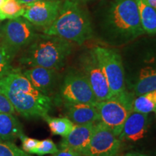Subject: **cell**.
<instances>
[{
	"mask_svg": "<svg viewBox=\"0 0 156 156\" xmlns=\"http://www.w3.org/2000/svg\"><path fill=\"white\" fill-rule=\"evenodd\" d=\"M20 1L23 4H26V3L33 2H36V1H44V0H20ZM52 1H54V0H52Z\"/></svg>",
	"mask_w": 156,
	"mask_h": 156,
	"instance_id": "cell-30",
	"label": "cell"
},
{
	"mask_svg": "<svg viewBox=\"0 0 156 156\" xmlns=\"http://www.w3.org/2000/svg\"><path fill=\"white\" fill-rule=\"evenodd\" d=\"M24 4L20 0H5L0 7V20H8L22 17Z\"/></svg>",
	"mask_w": 156,
	"mask_h": 156,
	"instance_id": "cell-21",
	"label": "cell"
},
{
	"mask_svg": "<svg viewBox=\"0 0 156 156\" xmlns=\"http://www.w3.org/2000/svg\"><path fill=\"white\" fill-rule=\"evenodd\" d=\"M5 0H0V7H1V5H2L3 2H5Z\"/></svg>",
	"mask_w": 156,
	"mask_h": 156,
	"instance_id": "cell-32",
	"label": "cell"
},
{
	"mask_svg": "<svg viewBox=\"0 0 156 156\" xmlns=\"http://www.w3.org/2000/svg\"><path fill=\"white\" fill-rule=\"evenodd\" d=\"M43 34L82 45L93 36L88 12L82 0H65L53 23Z\"/></svg>",
	"mask_w": 156,
	"mask_h": 156,
	"instance_id": "cell-2",
	"label": "cell"
},
{
	"mask_svg": "<svg viewBox=\"0 0 156 156\" xmlns=\"http://www.w3.org/2000/svg\"><path fill=\"white\" fill-rule=\"evenodd\" d=\"M134 98L132 92L126 90L119 95L98 101L95 107L98 112L99 122L110 128L117 136H119L124 122L133 111Z\"/></svg>",
	"mask_w": 156,
	"mask_h": 156,
	"instance_id": "cell-5",
	"label": "cell"
},
{
	"mask_svg": "<svg viewBox=\"0 0 156 156\" xmlns=\"http://www.w3.org/2000/svg\"><path fill=\"white\" fill-rule=\"evenodd\" d=\"M156 109V90L134 98L133 111L148 114Z\"/></svg>",
	"mask_w": 156,
	"mask_h": 156,
	"instance_id": "cell-20",
	"label": "cell"
},
{
	"mask_svg": "<svg viewBox=\"0 0 156 156\" xmlns=\"http://www.w3.org/2000/svg\"><path fill=\"white\" fill-rule=\"evenodd\" d=\"M0 92L9 99L15 112L26 119L44 118L53 106L52 98L35 88L20 69L0 79Z\"/></svg>",
	"mask_w": 156,
	"mask_h": 156,
	"instance_id": "cell-1",
	"label": "cell"
},
{
	"mask_svg": "<svg viewBox=\"0 0 156 156\" xmlns=\"http://www.w3.org/2000/svg\"><path fill=\"white\" fill-rule=\"evenodd\" d=\"M56 101L93 105L98 102L86 77L82 71L76 70H70L65 75Z\"/></svg>",
	"mask_w": 156,
	"mask_h": 156,
	"instance_id": "cell-6",
	"label": "cell"
},
{
	"mask_svg": "<svg viewBox=\"0 0 156 156\" xmlns=\"http://www.w3.org/2000/svg\"><path fill=\"white\" fill-rule=\"evenodd\" d=\"M148 5H150L151 7L156 9V0H145Z\"/></svg>",
	"mask_w": 156,
	"mask_h": 156,
	"instance_id": "cell-29",
	"label": "cell"
},
{
	"mask_svg": "<svg viewBox=\"0 0 156 156\" xmlns=\"http://www.w3.org/2000/svg\"><path fill=\"white\" fill-rule=\"evenodd\" d=\"M39 34L37 28L23 17L8 20L2 25L1 41L10 51L17 55L26 48Z\"/></svg>",
	"mask_w": 156,
	"mask_h": 156,
	"instance_id": "cell-8",
	"label": "cell"
},
{
	"mask_svg": "<svg viewBox=\"0 0 156 156\" xmlns=\"http://www.w3.org/2000/svg\"><path fill=\"white\" fill-rule=\"evenodd\" d=\"M51 156H84L80 153H78L77 151L73 150L68 149V148H62L58 150L57 153L53 154Z\"/></svg>",
	"mask_w": 156,
	"mask_h": 156,
	"instance_id": "cell-27",
	"label": "cell"
},
{
	"mask_svg": "<svg viewBox=\"0 0 156 156\" xmlns=\"http://www.w3.org/2000/svg\"><path fill=\"white\" fill-rule=\"evenodd\" d=\"M58 149L54 142L50 139L39 140L37 147L30 154L42 156L45 155H53L57 153Z\"/></svg>",
	"mask_w": 156,
	"mask_h": 156,
	"instance_id": "cell-24",
	"label": "cell"
},
{
	"mask_svg": "<svg viewBox=\"0 0 156 156\" xmlns=\"http://www.w3.org/2000/svg\"><path fill=\"white\" fill-rule=\"evenodd\" d=\"M148 114L132 111L127 117L119 136L121 141L136 142L145 137L147 132Z\"/></svg>",
	"mask_w": 156,
	"mask_h": 156,
	"instance_id": "cell-13",
	"label": "cell"
},
{
	"mask_svg": "<svg viewBox=\"0 0 156 156\" xmlns=\"http://www.w3.org/2000/svg\"><path fill=\"white\" fill-rule=\"evenodd\" d=\"M23 134V126L16 117L11 114L0 113V140H14Z\"/></svg>",
	"mask_w": 156,
	"mask_h": 156,
	"instance_id": "cell-17",
	"label": "cell"
},
{
	"mask_svg": "<svg viewBox=\"0 0 156 156\" xmlns=\"http://www.w3.org/2000/svg\"><path fill=\"white\" fill-rule=\"evenodd\" d=\"M62 0H44L24 4L23 16L36 28H48L58 16Z\"/></svg>",
	"mask_w": 156,
	"mask_h": 156,
	"instance_id": "cell-11",
	"label": "cell"
},
{
	"mask_svg": "<svg viewBox=\"0 0 156 156\" xmlns=\"http://www.w3.org/2000/svg\"><path fill=\"white\" fill-rule=\"evenodd\" d=\"M2 21L0 20V40H1L2 38Z\"/></svg>",
	"mask_w": 156,
	"mask_h": 156,
	"instance_id": "cell-31",
	"label": "cell"
},
{
	"mask_svg": "<svg viewBox=\"0 0 156 156\" xmlns=\"http://www.w3.org/2000/svg\"><path fill=\"white\" fill-rule=\"evenodd\" d=\"M15 109L12 103L3 93L0 92V113L14 114Z\"/></svg>",
	"mask_w": 156,
	"mask_h": 156,
	"instance_id": "cell-26",
	"label": "cell"
},
{
	"mask_svg": "<svg viewBox=\"0 0 156 156\" xmlns=\"http://www.w3.org/2000/svg\"><path fill=\"white\" fill-rule=\"evenodd\" d=\"M20 139L21 142H22V149L26 153L30 154L37 147L39 142L38 140L35 139V138L28 137V136H25V134L20 136Z\"/></svg>",
	"mask_w": 156,
	"mask_h": 156,
	"instance_id": "cell-25",
	"label": "cell"
},
{
	"mask_svg": "<svg viewBox=\"0 0 156 156\" xmlns=\"http://www.w3.org/2000/svg\"><path fill=\"white\" fill-rule=\"evenodd\" d=\"M121 141L110 128L98 122L95 124L88 145L82 154L84 156H115L122 148Z\"/></svg>",
	"mask_w": 156,
	"mask_h": 156,
	"instance_id": "cell-9",
	"label": "cell"
},
{
	"mask_svg": "<svg viewBox=\"0 0 156 156\" xmlns=\"http://www.w3.org/2000/svg\"><path fill=\"white\" fill-rule=\"evenodd\" d=\"M44 119L48 124L51 133L54 135L64 137L68 135L75 126V124L66 117H52L49 115L44 116Z\"/></svg>",
	"mask_w": 156,
	"mask_h": 156,
	"instance_id": "cell-19",
	"label": "cell"
},
{
	"mask_svg": "<svg viewBox=\"0 0 156 156\" xmlns=\"http://www.w3.org/2000/svg\"><path fill=\"white\" fill-rule=\"evenodd\" d=\"M115 156H119V155H115Z\"/></svg>",
	"mask_w": 156,
	"mask_h": 156,
	"instance_id": "cell-34",
	"label": "cell"
},
{
	"mask_svg": "<svg viewBox=\"0 0 156 156\" xmlns=\"http://www.w3.org/2000/svg\"><path fill=\"white\" fill-rule=\"evenodd\" d=\"M155 112V116H156V109H155V112Z\"/></svg>",
	"mask_w": 156,
	"mask_h": 156,
	"instance_id": "cell-33",
	"label": "cell"
},
{
	"mask_svg": "<svg viewBox=\"0 0 156 156\" xmlns=\"http://www.w3.org/2000/svg\"><path fill=\"white\" fill-rule=\"evenodd\" d=\"M144 32L148 34H156V9L148 5L145 0H136Z\"/></svg>",
	"mask_w": 156,
	"mask_h": 156,
	"instance_id": "cell-18",
	"label": "cell"
},
{
	"mask_svg": "<svg viewBox=\"0 0 156 156\" xmlns=\"http://www.w3.org/2000/svg\"><path fill=\"white\" fill-rule=\"evenodd\" d=\"M94 126L95 124L83 125L75 124L71 132L68 135L62 137L59 143L60 149L68 148L82 154L88 145L94 129Z\"/></svg>",
	"mask_w": 156,
	"mask_h": 156,
	"instance_id": "cell-14",
	"label": "cell"
},
{
	"mask_svg": "<svg viewBox=\"0 0 156 156\" xmlns=\"http://www.w3.org/2000/svg\"><path fill=\"white\" fill-rule=\"evenodd\" d=\"M58 71L41 67H32L22 73L39 92L51 96L58 83Z\"/></svg>",
	"mask_w": 156,
	"mask_h": 156,
	"instance_id": "cell-12",
	"label": "cell"
},
{
	"mask_svg": "<svg viewBox=\"0 0 156 156\" xmlns=\"http://www.w3.org/2000/svg\"><path fill=\"white\" fill-rule=\"evenodd\" d=\"M113 34L124 39H133L145 34L136 0H114L107 17Z\"/></svg>",
	"mask_w": 156,
	"mask_h": 156,
	"instance_id": "cell-4",
	"label": "cell"
},
{
	"mask_svg": "<svg viewBox=\"0 0 156 156\" xmlns=\"http://www.w3.org/2000/svg\"><path fill=\"white\" fill-rule=\"evenodd\" d=\"M0 156H33L10 141L0 140Z\"/></svg>",
	"mask_w": 156,
	"mask_h": 156,
	"instance_id": "cell-23",
	"label": "cell"
},
{
	"mask_svg": "<svg viewBox=\"0 0 156 156\" xmlns=\"http://www.w3.org/2000/svg\"><path fill=\"white\" fill-rule=\"evenodd\" d=\"M66 116L75 124H95L99 122V115L95 105L88 103H62Z\"/></svg>",
	"mask_w": 156,
	"mask_h": 156,
	"instance_id": "cell-15",
	"label": "cell"
},
{
	"mask_svg": "<svg viewBox=\"0 0 156 156\" xmlns=\"http://www.w3.org/2000/svg\"><path fill=\"white\" fill-rule=\"evenodd\" d=\"M80 65L82 73L86 77L97 101L106 100L113 96L106 76L93 50L84 54Z\"/></svg>",
	"mask_w": 156,
	"mask_h": 156,
	"instance_id": "cell-10",
	"label": "cell"
},
{
	"mask_svg": "<svg viewBox=\"0 0 156 156\" xmlns=\"http://www.w3.org/2000/svg\"><path fill=\"white\" fill-rule=\"evenodd\" d=\"M15 56L2 41H0V79L9 75L15 69L12 67V61Z\"/></svg>",
	"mask_w": 156,
	"mask_h": 156,
	"instance_id": "cell-22",
	"label": "cell"
},
{
	"mask_svg": "<svg viewBox=\"0 0 156 156\" xmlns=\"http://www.w3.org/2000/svg\"><path fill=\"white\" fill-rule=\"evenodd\" d=\"M132 89L135 97L156 90V64L145 66L140 69Z\"/></svg>",
	"mask_w": 156,
	"mask_h": 156,
	"instance_id": "cell-16",
	"label": "cell"
},
{
	"mask_svg": "<svg viewBox=\"0 0 156 156\" xmlns=\"http://www.w3.org/2000/svg\"><path fill=\"white\" fill-rule=\"evenodd\" d=\"M122 156H150V155H148L147 154H145V153H138V152H132V153H126L125 155Z\"/></svg>",
	"mask_w": 156,
	"mask_h": 156,
	"instance_id": "cell-28",
	"label": "cell"
},
{
	"mask_svg": "<svg viewBox=\"0 0 156 156\" xmlns=\"http://www.w3.org/2000/svg\"><path fill=\"white\" fill-rule=\"evenodd\" d=\"M73 51V43L55 36L38 34L23 49L19 62L27 67H41L58 71Z\"/></svg>",
	"mask_w": 156,
	"mask_h": 156,
	"instance_id": "cell-3",
	"label": "cell"
},
{
	"mask_svg": "<svg viewBox=\"0 0 156 156\" xmlns=\"http://www.w3.org/2000/svg\"><path fill=\"white\" fill-rule=\"evenodd\" d=\"M106 76L113 95L126 90L125 75L120 54L114 49L97 46L93 49Z\"/></svg>",
	"mask_w": 156,
	"mask_h": 156,
	"instance_id": "cell-7",
	"label": "cell"
}]
</instances>
